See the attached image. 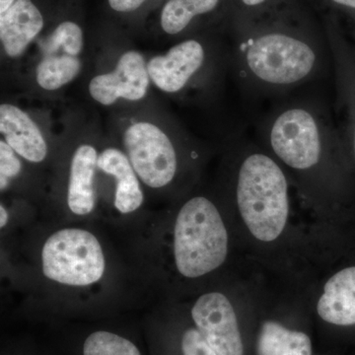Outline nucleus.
Listing matches in <instances>:
<instances>
[{
    "label": "nucleus",
    "mask_w": 355,
    "mask_h": 355,
    "mask_svg": "<svg viewBox=\"0 0 355 355\" xmlns=\"http://www.w3.org/2000/svg\"><path fill=\"white\" fill-rule=\"evenodd\" d=\"M300 7L233 15L231 67L248 96L282 100L333 70L327 30L321 33Z\"/></svg>",
    "instance_id": "nucleus-1"
},
{
    "label": "nucleus",
    "mask_w": 355,
    "mask_h": 355,
    "mask_svg": "<svg viewBox=\"0 0 355 355\" xmlns=\"http://www.w3.org/2000/svg\"><path fill=\"white\" fill-rule=\"evenodd\" d=\"M236 198L242 218L257 239L270 242L282 234L288 217V183L270 156L254 153L242 161Z\"/></svg>",
    "instance_id": "nucleus-2"
},
{
    "label": "nucleus",
    "mask_w": 355,
    "mask_h": 355,
    "mask_svg": "<svg viewBox=\"0 0 355 355\" xmlns=\"http://www.w3.org/2000/svg\"><path fill=\"white\" fill-rule=\"evenodd\" d=\"M227 250V231L216 205L205 197L184 203L175 224V261L179 272L190 279L202 277L224 263Z\"/></svg>",
    "instance_id": "nucleus-3"
},
{
    "label": "nucleus",
    "mask_w": 355,
    "mask_h": 355,
    "mask_svg": "<svg viewBox=\"0 0 355 355\" xmlns=\"http://www.w3.org/2000/svg\"><path fill=\"white\" fill-rule=\"evenodd\" d=\"M151 83L168 95L186 94L203 86L226 70H231L228 46L212 48L202 40L186 39L147 60Z\"/></svg>",
    "instance_id": "nucleus-4"
},
{
    "label": "nucleus",
    "mask_w": 355,
    "mask_h": 355,
    "mask_svg": "<svg viewBox=\"0 0 355 355\" xmlns=\"http://www.w3.org/2000/svg\"><path fill=\"white\" fill-rule=\"evenodd\" d=\"M175 132L150 118H135L121 130V144L140 181L151 189L172 183L179 167Z\"/></svg>",
    "instance_id": "nucleus-5"
},
{
    "label": "nucleus",
    "mask_w": 355,
    "mask_h": 355,
    "mask_svg": "<svg viewBox=\"0 0 355 355\" xmlns=\"http://www.w3.org/2000/svg\"><path fill=\"white\" fill-rule=\"evenodd\" d=\"M44 275L71 286H87L102 279L106 268L101 245L92 233L67 228L53 233L42 251Z\"/></svg>",
    "instance_id": "nucleus-6"
},
{
    "label": "nucleus",
    "mask_w": 355,
    "mask_h": 355,
    "mask_svg": "<svg viewBox=\"0 0 355 355\" xmlns=\"http://www.w3.org/2000/svg\"><path fill=\"white\" fill-rule=\"evenodd\" d=\"M83 31L72 21H64L44 40L35 69V83L44 92H57L73 83L83 71Z\"/></svg>",
    "instance_id": "nucleus-7"
},
{
    "label": "nucleus",
    "mask_w": 355,
    "mask_h": 355,
    "mask_svg": "<svg viewBox=\"0 0 355 355\" xmlns=\"http://www.w3.org/2000/svg\"><path fill=\"white\" fill-rule=\"evenodd\" d=\"M335 80V123L343 146L355 158V51L340 26L331 21L327 28Z\"/></svg>",
    "instance_id": "nucleus-8"
},
{
    "label": "nucleus",
    "mask_w": 355,
    "mask_h": 355,
    "mask_svg": "<svg viewBox=\"0 0 355 355\" xmlns=\"http://www.w3.org/2000/svg\"><path fill=\"white\" fill-rule=\"evenodd\" d=\"M150 84L146 58L139 51L128 50L121 53L111 71L91 78L88 92L96 103L110 107L120 100L142 101Z\"/></svg>",
    "instance_id": "nucleus-9"
},
{
    "label": "nucleus",
    "mask_w": 355,
    "mask_h": 355,
    "mask_svg": "<svg viewBox=\"0 0 355 355\" xmlns=\"http://www.w3.org/2000/svg\"><path fill=\"white\" fill-rule=\"evenodd\" d=\"M196 328L217 355H243L241 334L234 308L219 292L198 298L191 309Z\"/></svg>",
    "instance_id": "nucleus-10"
},
{
    "label": "nucleus",
    "mask_w": 355,
    "mask_h": 355,
    "mask_svg": "<svg viewBox=\"0 0 355 355\" xmlns=\"http://www.w3.org/2000/svg\"><path fill=\"white\" fill-rule=\"evenodd\" d=\"M0 133L14 151L29 162L42 163L48 156V142L39 123L12 103L0 105Z\"/></svg>",
    "instance_id": "nucleus-11"
},
{
    "label": "nucleus",
    "mask_w": 355,
    "mask_h": 355,
    "mask_svg": "<svg viewBox=\"0 0 355 355\" xmlns=\"http://www.w3.org/2000/svg\"><path fill=\"white\" fill-rule=\"evenodd\" d=\"M44 24L43 15L32 0H16L6 12L0 14V42L6 57H22Z\"/></svg>",
    "instance_id": "nucleus-12"
},
{
    "label": "nucleus",
    "mask_w": 355,
    "mask_h": 355,
    "mask_svg": "<svg viewBox=\"0 0 355 355\" xmlns=\"http://www.w3.org/2000/svg\"><path fill=\"white\" fill-rule=\"evenodd\" d=\"M98 157L97 148L89 142L79 144L72 154L67 186V205L72 214L76 216H87L94 209Z\"/></svg>",
    "instance_id": "nucleus-13"
},
{
    "label": "nucleus",
    "mask_w": 355,
    "mask_h": 355,
    "mask_svg": "<svg viewBox=\"0 0 355 355\" xmlns=\"http://www.w3.org/2000/svg\"><path fill=\"white\" fill-rule=\"evenodd\" d=\"M98 169L116 181L114 205L121 214H132L141 207L144 195L140 180L125 151L114 146L103 149L98 157Z\"/></svg>",
    "instance_id": "nucleus-14"
},
{
    "label": "nucleus",
    "mask_w": 355,
    "mask_h": 355,
    "mask_svg": "<svg viewBox=\"0 0 355 355\" xmlns=\"http://www.w3.org/2000/svg\"><path fill=\"white\" fill-rule=\"evenodd\" d=\"M317 309L320 317L328 323L354 326L355 266L340 270L328 280Z\"/></svg>",
    "instance_id": "nucleus-15"
},
{
    "label": "nucleus",
    "mask_w": 355,
    "mask_h": 355,
    "mask_svg": "<svg viewBox=\"0 0 355 355\" xmlns=\"http://www.w3.org/2000/svg\"><path fill=\"white\" fill-rule=\"evenodd\" d=\"M258 355H312L309 336L282 324L266 321L261 326L257 345Z\"/></svg>",
    "instance_id": "nucleus-16"
},
{
    "label": "nucleus",
    "mask_w": 355,
    "mask_h": 355,
    "mask_svg": "<svg viewBox=\"0 0 355 355\" xmlns=\"http://www.w3.org/2000/svg\"><path fill=\"white\" fill-rule=\"evenodd\" d=\"M221 0H168L160 15L161 28L170 36L181 34L198 17L216 10Z\"/></svg>",
    "instance_id": "nucleus-17"
},
{
    "label": "nucleus",
    "mask_w": 355,
    "mask_h": 355,
    "mask_svg": "<svg viewBox=\"0 0 355 355\" xmlns=\"http://www.w3.org/2000/svg\"><path fill=\"white\" fill-rule=\"evenodd\" d=\"M81 355H142L137 345L114 331L98 330L89 334L83 343Z\"/></svg>",
    "instance_id": "nucleus-18"
},
{
    "label": "nucleus",
    "mask_w": 355,
    "mask_h": 355,
    "mask_svg": "<svg viewBox=\"0 0 355 355\" xmlns=\"http://www.w3.org/2000/svg\"><path fill=\"white\" fill-rule=\"evenodd\" d=\"M20 156L6 144L0 139V190H7L11 181L19 176L22 170Z\"/></svg>",
    "instance_id": "nucleus-19"
},
{
    "label": "nucleus",
    "mask_w": 355,
    "mask_h": 355,
    "mask_svg": "<svg viewBox=\"0 0 355 355\" xmlns=\"http://www.w3.org/2000/svg\"><path fill=\"white\" fill-rule=\"evenodd\" d=\"M234 15H254L270 12L284 7L298 4V0H233Z\"/></svg>",
    "instance_id": "nucleus-20"
},
{
    "label": "nucleus",
    "mask_w": 355,
    "mask_h": 355,
    "mask_svg": "<svg viewBox=\"0 0 355 355\" xmlns=\"http://www.w3.org/2000/svg\"><path fill=\"white\" fill-rule=\"evenodd\" d=\"M323 2L347 23V32L343 34L355 51V0H323Z\"/></svg>",
    "instance_id": "nucleus-21"
},
{
    "label": "nucleus",
    "mask_w": 355,
    "mask_h": 355,
    "mask_svg": "<svg viewBox=\"0 0 355 355\" xmlns=\"http://www.w3.org/2000/svg\"><path fill=\"white\" fill-rule=\"evenodd\" d=\"M182 355H217L197 328L184 331L181 340Z\"/></svg>",
    "instance_id": "nucleus-22"
},
{
    "label": "nucleus",
    "mask_w": 355,
    "mask_h": 355,
    "mask_svg": "<svg viewBox=\"0 0 355 355\" xmlns=\"http://www.w3.org/2000/svg\"><path fill=\"white\" fill-rule=\"evenodd\" d=\"M146 0H108L109 6L116 12H132L139 9Z\"/></svg>",
    "instance_id": "nucleus-23"
},
{
    "label": "nucleus",
    "mask_w": 355,
    "mask_h": 355,
    "mask_svg": "<svg viewBox=\"0 0 355 355\" xmlns=\"http://www.w3.org/2000/svg\"><path fill=\"white\" fill-rule=\"evenodd\" d=\"M8 222V212L3 205H0V227L3 228Z\"/></svg>",
    "instance_id": "nucleus-24"
},
{
    "label": "nucleus",
    "mask_w": 355,
    "mask_h": 355,
    "mask_svg": "<svg viewBox=\"0 0 355 355\" xmlns=\"http://www.w3.org/2000/svg\"><path fill=\"white\" fill-rule=\"evenodd\" d=\"M16 0H0V14L6 12Z\"/></svg>",
    "instance_id": "nucleus-25"
}]
</instances>
